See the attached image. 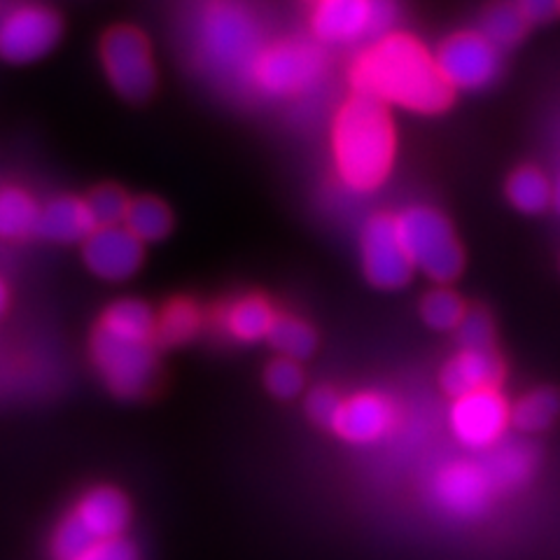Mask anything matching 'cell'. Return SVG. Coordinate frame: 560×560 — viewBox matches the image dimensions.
<instances>
[{"label":"cell","instance_id":"obj_1","mask_svg":"<svg viewBox=\"0 0 560 560\" xmlns=\"http://www.w3.org/2000/svg\"><path fill=\"white\" fill-rule=\"evenodd\" d=\"M355 94L434 115L453 103V86L444 80L434 57L411 35L388 33L364 49L350 68Z\"/></svg>","mask_w":560,"mask_h":560},{"label":"cell","instance_id":"obj_2","mask_svg":"<svg viewBox=\"0 0 560 560\" xmlns=\"http://www.w3.org/2000/svg\"><path fill=\"white\" fill-rule=\"evenodd\" d=\"M156 320L138 300H121L103 313L94 331V362L108 388L119 397L143 395L156 372Z\"/></svg>","mask_w":560,"mask_h":560},{"label":"cell","instance_id":"obj_3","mask_svg":"<svg viewBox=\"0 0 560 560\" xmlns=\"http://www.w3.org/2000/svg\"><path fill=\"white\" fill-rule=\"evenodd\" d=\"M331 150L346 187L376 189L388 178L395 160V125L388 108L370 96H350L335 119Z\"/></svg>","mask_w":560,"mask_h":560},{"label":"cell","instance_id":"obj_4","mask_svg":"<svg viewBox=\"0 0 560 560\" xmlns=\"http://www.w3.org/2000/svg\"><path fill=\"white\" fill-rule=\"evenodd\" d=\"M255 16L238 3L208 5L199 22V51L210 73L226 80L253 82L255 66L265 55Z\"/></svg>","mask_w":560,"mask_h":560},{"label":"cell","instance_id":"obj_5","mask_svg":"<svg viewBox=\"0 0 560 560\" xmlns=\"http://www.w3.org/2000/svg\"><path fill=\"white\" fill-rule=\"evenodd\" d=\"M397 232L413 269L442 285L460 276L463 248L440 210L428 206L407 208L397 215Z\"/></svg>","mask_w":560,"mask_h":560},{"label":"cell","instance_id":"obj_6","mask_svg":"<svg viewBox=\"0 0 560 560\" xmlns=\"http://www.w3.org/2000/svg\"><path fill=\"white\" fill-rule=\"evenodd\" d=\"M397 22V5L385 0H323L313 8L311 31L323 43H355L366 35L385 38Z\"/></svg>","mask_w":560,"mask_h":560},{"label":"cell","instance_id":"obj_7","mask_svg":"<svg viewBox=\"0 0 560 560\" xmlns=\"http://www.w3.org/2000/svg\"><path fill=\"white\" fill-rule=\"evenodd\" d=\"M101 61L110 84L129 101H143L154 90V63L148 38L138 28L117 26L105 33Z\"/></svg>","mask_w":560,"mask_h":560},{"label":"cell","instance_id":"obj_8","mask_svg":"<svg viewBox=\"0 0 560 560\" xmlns=\"http://www.w3.org/2000/svg\"><path fill=\"white\" fill-rule=\"evenodd\" d=\"M325 70L320 49L308 43H278L259 57L253 84L267 96H294L315 84Z\"/></svg>","mask_w":560,"mask_h":560},{"label":"cell","instance_id":"obj_9","mask_svg":"<svg viewBox=\"0 0 560 560\" xmlns=\"http://www.w3.org/2000/svg\"><path fill=\"white\" fill-rule=\"evenodd\" d=\"M61 38V20L43 5H20L0 16V57L28 63L45 57Z\"/></svg>","mask_w":560,"mask_h":560},{"label":"cell","instance_id":"obj_10","mask_svg":"<svg viewBox=\"0 0 560 560\" xmlns=\"http://www.w3.org/2000/svg\"><path fill=\"white\" fill-rule=\"evenodd\" d=\"M362 269L366 280L381 290H397L409 283L413 265L401 245L397 218L381 213L364 224Z\"/></svg>","mask_w":560,"mask_h":560},{"label":"cell","instance_id":"obj_11","mask_svg":"<svg viewBox=\"0 0 560 560\" xmlns=\"http://www.w3.org/2000/svg\"><path fill=\"white\" fill-rule=\"evenodd\" d=\"M448 420L455 440L463 446L490 451L502 442L504 430L512 425V409L500 390H481L455 399Z\"/></svg>","mask_w":560,"mask_h":560},{"label":"cell","instance_id":"obj_12","mask_svg":"<svg viewBox=\"0 0 560 560\" xmlns=\"http://www.w3.org/2000/svg\"><path fill=\"white\" fill-rule=\"evenodd\" d=\"M444 80L455 90H481L495 80L500 49L483 33H458L434 57Z\"/></svg>","mask_w":560,"mask_h":560},{"label":"cell","instance_id":"obj_13","mask_svg":"<svg viewBox=\"0 0 560 560\" xmlns=\"http://www.w3.org/2000/svg\"><path fill=\"white\" fill-rule=\"evenodd\" d=\"M495 495L481 463L458 460L444 465L432 479V500L440 510L458 518L481 516Z\"/></svg>","mask_w":560,"mask_h":560},{"label":"cell","instance_id":"obj_14","mask_svg":"<svg viewBox=\"0 0 560 560\" xmlns=\"http://www.w3.org/2000/svg\"><path fill=\"white\" fill-rule=\"evenodd\" d=\"M84 265L103 280H127L143 265V243L125 224L98 226L82 245Z\"/></svg>","mask_w":560,"mask_h":560},{"label":"cell","instance_id":"obj_15","mask_svg":"<svg viewBox=\"0 0 560 560\" xmlns=\"http://www.w3.org/2000/svg\"><path fill=\"white\" fill-rule=\"evenodd\" d=\"M395 425V407L390 399L376 393H360L343 399L341 411L335 420V430L350 444H372L388 434Z\"/></svg>","mask_w":560,"mask_h":560},{"label":"cell","instance_id":"obj_16","mask_svg":"<svg viewBox=\"0 0 560 560\" xmlns=\"http://www.w3.org/2000/svg\"><path fill=\"white\" fill-rule=\"evenodd\" d=\"M504 366L495 350H458L442 370V388L451 397H467L481 390H498Z\"/></svg>","mask_w":560,"mask_h":560},{"label":"cell","instance_id":"obj_17","mask_svg":"<svg viewBox=\"0 0 560 560\" xmlns=\"http://www.w3.org/2000/svg\"><path fill=\"white\" fill-rule=\"evenodd\" d=\"M73 514L96 541H108L125 537V530L131 521V506L125 493H119L117 488L103 486L90 490L78 502Z\"/></svg>","mask_w":560,"mask_h":560},{"label":"cell","instance_id":"obj_18","mask_svg":"<svg viewBox=\"0 0 560 560\" xmlns=\"http://www.w3.org/2000/svg\"><path fill=\"white\" fill-rule=\"evenodd\" d=\"M96 230L98 224L86 201L75 197H59L40 208L38 230L35 232L47 241L84 243Z\"/></svg>","mask_w":560,"mask_h":560},{"label":"cell","instance_id":"obj_19","mask_svg":"<svg viewBox=\"0 0 560 560\" xmlns=\"http://www.w3.org/2000/svg\"><path fill=\"white\" fill-rule=\"evenodd\" d=\"M481 467L493 481L495 493H512L530 481L535 471V453L530 446L506 442L486 451Z\"/></svg>","mask_w":560,"mask_h":560},{"label":"cell","instance_id":"obj_20","mask_svg":"<svg viewBox=\"0 0 560 560\" xmlns=\"http://www.w3.org/2000/svg\"><path fill=\"white\" fill-rule=\"evenodd\" d=\"M273 320L276 313L265 300L248 296V300H241L234 306H230V311L224 315V327L236 341L253 343L269 337Z\"/></svg>","mask_w":560,"mask_h":560},{"label":"cell","instance_id":"obj_21","mask_svg":"<svg viewBox=\"0 0 560 560\" xmlns=\"http://www.w3.org/2000/svg\"><path fill=\"white\" fill-rule=\"evenodd\" d=\"M40 208L24 189L8 187L0 191V236L24 238L38 230Z\"/></svg>","mask_w":560,"mask_h":560},{"label":"cell","instance_id":"obj_22","mask_svg":"<svg viewBox=\"0 0 560 560\" xmlns=\"http://www.w3.org/2000/svg\"><path fill=\"white\" fill-rule=\"evenodd\" d=\"M506 197H510L512 206L521 213H541L551 199H553V187L549 185L547 175L539 173L533 166H523L512 173L510 183H506Z\"/></svg>","mask_w":560,"mask_h":560},{"label":"cell","instance_id":"obj_23","mask_svg":"<svg viewBox=\"0 0 560 560\" xmlns=\"http://www.w3.org/2000/svg\"><path fill=\"white\" fill-rule=\"evenodd\" d=\"M171 210L164 201L154 197H140L131 201L125 226L140 243H152L162 241L171 232Z\"/></svg>","mask_w":560,"mask_h":560},{"label":"cell","instance_id":"obj_24","mask_svg":"<svg viewBox=\"0 0 560 560\" xmlns=\"http://www.w3.org/2000/svg\"><path fill=\"white\" fill-rule=\"evenodd\" d=\"M560 413V395L551 388L533 390L512 407V425L521 432L547 430Z\"/></svg>","mask_w":560,"mask_h":560},{"label":"cell","instance_id":"obj_25","mask_svg":"<svg viewBox=\"0 0 560 560\" xmlns=\"http://www.w3.org/2000/svg\"><path fill=\"white\" fill-rule=\"evenodd\" d=\"M267 341L280 355L294 362L308 358L315 350V343H318L313 327L300 318H292V315H276Z\"/></svg>","mask_w":560,"mask_h":560},{"label":"cell","instance_id":"obj_26","mask_svg":"<svg viewBox=\"0 0 560 560\" xmlns=\"http://www.w3.org/2000/svg\"><path fill=\"white\" fill-rule=\"evenodd\" d=\"M199 327H201V313L195 304L173 302L171 306L164 308L162 318L156 320L154 337L164 346H180V343H187L189 339H195Z\"/></svg>","mask_w":560,"mask_h":560},{"label":"cell","instance_id":"obj_27","mask_svg":"<svg viewBox=\"0 0 560 560\" xmlns=\"http://www.w3.org/2000/svg\"><path fill=\"white\" fill-rule=\"evenodd\" d=\"M465 313L467 308L463 300L448 288H434L423 296V302H420V315H423L425 325H430L436 331L458 329Z\"/></svg>","mask_w":560,"mask_h":560},{"label":"cell","instance_id":"obj_28","mask_svg":"<svg viewBox=\"0 0 560 560\" xmlns=\"http://www.w3.org/2000/svg\"><path fill=\"white\" fill-rule=\"evenodd\" d=\"M528 26L518 5H493L483 16V35L498 49L516 45Z\"/></svg>","mask_w":560,"mask_h":560},{"label":"cell","instance_id":"obj_29","mask_svg":"<svg viewBox=\"0 0 560 560\" xmlns=\"http://www.w3.org/2000/svg\"><path fill=\"white\" fill-rule=\"evenodd\" d=\"M98 541L86 533L84 525L78 521V516L70 512L51 537V556L55 560H80L92 547H96Z\"/></svg>","mask_w":560,"mask_h":560},{"label":"cell","instance_id":"obj_30","mask_svg":"<svg viewBox=\"0 0 560 560\" xmlns=\"http://www.w3.org/2000/svg\"><path fill=\"white\" fill-rule=\"evenodd\" d=\"M86 206H90L98 226H121L127 220L131 201L119 187L105 185L98 187L94 195L86 199Z\"/></svg>","mask_w":560,"mask_h":560},{"label":"cell","instance_id":"obj_31","mask_svg":"<svg viewBox=\"0 0 560 560\" xmlns=\"http://www.w3.org/2000/svg\"><path fill=\"white\" fill-rule=\"evenodd\" d=\"M265 383L271 395L280 399H292L302 393L304 388V372L300 364L288 358H278L267 366Z\"/></svg>","mask_w":560,"mask_h":560},{"label":"cell","instance_id":"obj_32","mask_svg":"<svg viewBox=\"0 0 560 560\" xmlns=\"http://www.w3.org/2000/svg\"><path fill=\"white\" fill-rule=\"evenodd\" d=\"M455 331H458L460 350H493V323L481 308L467 311Z\"/></svg>","mask_w":560,"mask_h":560},{"label":"cell","instance_id":"obj_33","mask_svg":"<svg viewBox=\"0 0 560 560\" xmlns=\"http://www.w3.org/2000/svg\"><path fill=\"white\" fill-rule=\"evenodd\" d=\"M341 405H343V399L337 395V390L327 388V385H323V388H313L306 397V411H308L313 423L325 425L329 430H331V425H335V420L341 411Z\"/></svg>","mask_w":560,"mask_h":560},{"label":"cell","instance_id":"obj_34","mask_svg":"<svg viewBox=\"0 0 560 560\" xmlns=\"http://www.w3.org/2000/svg\"><path fill=\"white\" fill-rule=\"evenodd\" d=\"M80 560H140V558H138V549L127 537H117L108 541H98V545L86 551Z\"/></svg>","mask_w":560,"mask_h":560},{"label":"cell","instance_id":"obj_35","mask_svg":"<svg viewBox=\"0 0 560 560\" xmlns=\"http://www.w3.org/2000/svg\"><path fill=\"white\" fill-rule=\"evenodd\" d=\"M518 10L528 24H541L560 14V3H556V0H523V3H518Z\"/></svg>","mask_w":560,"mask_h":560},{"label":"cell","instance_id":"obj_36","mask_svg":"<svg viewBox=\"0 0 560 560\" xmlns=\"http://www.w3.org/2000/svg\"><path fill=\"white\" fill-rule=\"evenodd\" d=\"M5 304H8V290H5L3 280H0V313L5 311Z\"/></svg>","mask_w":560,"mask_h":560},{"label":"cell","instance_id":"obj_37","mask_svg":"<svg viewBox=\"0 0 560 560\" xmlns=\"http://www.w3.org/2000/svg\"><path fill=\"white\" fill-rule=\"evenodd\" d=\"M551 203L556 206V210L560 213V178H558V183L553 185V199H551Z\"/></svg>","mask_w":560,"mask_h":560}]
</instances>
